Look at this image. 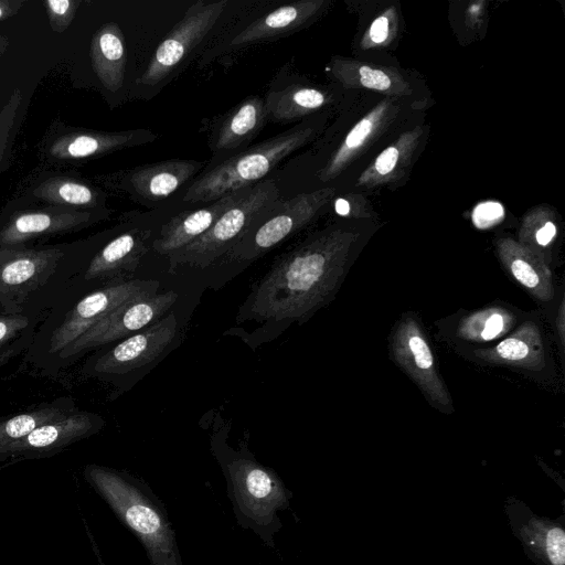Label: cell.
<instances>
[{
    "label": "cell",
    "instance_id": "cell-13",
    "mask_svg": "<svg viewBox=\"0 0 565 565\" xmlns=\"http://www.w3.org/2000/svg\"><path fill=\"white\" fill-rule=\"evenodd\" d=\"M148 129L99 131L53 124L39 143L42 160L55 166H75L126 148L153 142Z\"/></svg>",
    "mask_w": 565,
    "mask_h": 565
},
{
    "label": "cell",
    "instance_id": "cell-31",
    "mask_svg": "<svg viewBox=\"0 0 565 565\" xmlns=\"http://www.w3.org/2000/svg\"><path fill=\"white\" fill-rule=\"evenodd\" d=\"M44 317L24 312L0 315V349L24 332L35 330Z\"/></svg>",
    "mask_w": 565,
    "mask_h": 565
},
{
    "label": "cell",
    "instance_id": "cell-8",
    "mask_svg": "<svg viewBox=\"0 0 565 565\" xmlns=\"http://www.w3.org/2000/svg\"><path fill=\"white\" fill-rule=\"evenodd\" d=\"M177 299L178 294L169 290L139 296L121 303L63 350L46 375L55 376L89 351L126 339L160 320Z\"/></svg>",
    "mask_w": 565,
    "mask_h": 565
},
{
    "label": "cell",
    "instance_id": "cell-30",
    "mask_svg": "<svg viewBox=\"0 0 565 565\" xmlns=\"http://www.w3.org/2000/svg\"><path fill=\"white\" fill-rule=\"evenodd\" d=\"M383 110V106L377 107L350 130L347 138L344 139L343 145L333 156L328 167H326L324 173L327 177L334 174L347 161V158L351 154V152L358 149L364 142V140L371 134L375 121Z\"/></svg>",
    "mask_w": 565,
    "mask_h": 565
},
{
    "label": "cell",
    "instance_id": "cell-16",
    "mask_svg": "<svg viewBox=\"0 0 565 565\" xmlns=\"http://www.w3.org/2000/svg\"><path fill=\"white\" fill-rule=\"evenodd\" d=\"M150 230L124 231L97 247L85 267L72 280L66 294H82L99 286L132 279L140 260L149 249Z\"/></svg>",
    "mask_w": 565,
    "mask_h": 565
},
{
    "label": "cell",
    "instance_id": "cell-42",
    "mask_svg": "<svg viewBox=\"0 0 565 565\" xmlns=\"http://www.w3.org/2000/svg\"><path fill=\"white\" fill-rule=\"evenodd\" d=\"M9 46V40L0 34V56L7 51Z\"/></svg>",
    "mask_w": 565,
    "mask_h": 565
},
{
    "label": "cell",
    "instance_id": "cell-20",
    "mask_svg": "<svg viewBox=\"0 0 565 565\" xmlns=\"http://www.w3.org/2000/svg\"><path fill=\"white\" fill-rule=\"evenodd\" d=\"M505 512L514 535L536 565H565V530L562 521L541 518L515 499L505 503Z\"/></svg>",
    "mask_w": 565,
    "mask_h": 565
},
{
    "label": "cell",
    "instance_id": "cell-24",
    "mask_svg": "<svg viewBox=\"0 0 565 565\" xmlns=\"http://www.w3.org/2000/svg\"><path fill=\"white\" fill-rule=\"evenodd\" d=\"M319 3L297 1L278 7L259 17L238 32L231 41L232 47H244L291 34L310 19Z\"/></svg>",
    "mask_w": 565,
    "mask_h": 565
},
{
    "label": "cell",
    "instance_id": "cell-33",
    "mask_svg": "<svg viewBox=\"0 0 565 565\" xmlns=\"http://www.w3.org/2000/svg\"><path fill=\"white\" fill-rule=\"evenodd\" d=\"M504 216V209L499 202H482L472 212L473 224L478 228H488Z\"/></svg>",
    "mask_w": 565,
    "mask_h": 565
},
{
    "label": "cell",
    "instance_id": "cell-2",
    "mask_svg": "<svg viewBox=\"0 0 565 565\" xmlns=\"http://www.w3.org/2000/svg\"><path fill=\"white\" fill-rule=\"evenodd\" d=\"M94 250V237L53 245L0 248V308L46 316Z\"/></svg>",
    "mask_w": 565,
    "mask_h": 565
},
{
    "label": "cell",
    "instance_id": "cell-41",
    "mask_svg": "<svg viewBox=\"0 0 565 565\" xmlns=\"http://www.w3.org/2000/svg\"><path fill=\"white\" fill-rule=\"evenodd\" d=\"M335 211L340 215H347L350 212V205L345 200L338 199L335 202Z\"/></svg>",
    "mask_w": 565,
    "mask_h": 565
},
{
    "label": "cell",
    "instance_id": "cell-17",
    "mask_svg": "<svg viewBox=\"0 0 565 565\" xmlns=\"http://www.w3.org/2000/svg\"><path fill=\"white\" fill-rule=\"evenodd\" d=\"M105 422L98 414L76 408L66 416L42 424L0 452L7 459H39L53 456L72 444L98 433Z\"/></svg>",
    "mask_w": 565,
    "mask_h": 565
},
{
    "label": "cell",
    "instance_id": "cell-6",
    "mask_svg": "<svg viewBox=\"0 0 565 565\" xmlns=\"http://www.w3.org/2000/svg\"><path fill=\"white\" fill-rule=\"evenodd\" d=\"M311 136L310 127L299 125L205 168L191 182L182 199L183 202L210 203L262 182Z\"/></svg>",
    "mask_w": 565,
    "mask_h": 565
},
{
    "label": "cell",
    "instance_id": "cell-26",
    "mask_svg": "<svg viewBox=\"0 0 565 565\" xmlns=\"http://www.w3.org/2000/svg\"><path fill=\"white\" fill-rule=\"evenodd\" d=\"M519 313L505 306H489L463 315L454 337L466 343L498 342L519 324Z\"/></svg>",
    "mask_w": 565,
    "mask_h": 565
},
{
    "label": "cell",
    "instance_id": "cell-14",
    "mask_svg": "<svg viewBox=\"0 0 565 565\" xmlns=\"http://www.w3.org/2000/svg\"><path fill=\"white\" fill-rule=\"evenodd\" d=\"M390 353L435 408L447 414L454 411L430 343L413 315H403L395 324L390 338Z\"/></svg>",
    "mask_w": 565,
    "mask_h": 565
},
{
    "label": "cell",
    "instance_id": "cell-39",
    "mask_svg": "<svg viewBox=\"0 0 565 565\" xmlns=\"http://www.w3.org/2000/svg\"><path fill=\"white\" fill-rule=\"evenodd\" d=\"M23 4V0H0V21L15 15Z\"/></svg>",
    "mask_w": 565,
    "mask_h": 565
},
{
    "label": "cell",
    "instance_id": "cell-21",
    "mask_svg": "<svg viewBox=\"0 0 565 565\" xmlns=\"http://www.w3.org/2000/svg\"><path fill=\"white\" fill-rule=\"evenodd\" d=\"M547 352L540 321L529 319L493 345L475 350L472 356L488 364L539 373L547 367Z\"/></svg>",
    "mask_w": 565,
    "mask_h": 565
},
{
    "label": "cell",
    "instance_id": "cell-35",
    "mask_svg": "<svg viewBox=\"0 0 565 565\" xmlns=\"http://www.w3.org/2000/svg\"><path fill=\"white\" fill-rule=\"evenodd\" d=\"M35 330L26 331L0 349V365L9 362L29 348Z\"/></svg>",
    "mask_w": 565,
    "mask_h": 565
},
{
    "label": "cell",
    "instance_id": "cell-19",
    "mask_svg": "<svg viewBox=\"0 0 565 565\" xmlns=\"http://www.w3.org/2000/svg\"><path fill=\"white\" fill-rule=\"evenodd\" d=\"M268 118L264 97L253 95L218 117L212 126L209 147L212 160L205 168L214 166L246 149Z\"/></svg>",
    "mask_w": 565,
    "mask_h": 565
},
{
    "label": "cell",
    "instance_id": "cell-34",
    "mask_svg": "<svg viewBox=\"0 0 565 565\" xmlns=\"http://www.w3.org/2000/svg\"><path fill=\"white\" fill-rule=\"evenodd\" d=\"M359 73L361 84L367 88L385 90L391 86L390 77L381 70L361 66Z\"/></svg>",
    "mask_w": 565,
    "mask_h": 565
},
{
    "label": "cell",
    "instance_id": "cell-3",
    "mask_svg": "<svg viewBox=\"0 0 565 565\" xmlns=\"http://www.w3.org/2000/svg\"><path fill=\"white\" fill-rule=\"evenodd\" d=\"M158 288L157 280L132 278L64 295L35 329L25 362L46 374L56 356L106 315L132 298L157 294Z\"/></svg>",
    "mask_w": 565,
    "mask_h": 565
},
{
    "label": "cell",
    "instance_id": "cell-11",
    "mask_svg": "<svg viewBox=\"0 0 565 565\" xmlns=\"http://www.w3.org/2000/svg\"><path fill=\"white\" fill-rule=\"evenodd\" d=\"M329 194V190H321L280 199L250 225L226 255L244 262L263 256L311 222Z\"/></svg>",
    "mask_w": 565,
    "mask_h": 565
},
{
    "label": "cell",
    "instance_id": "cell-32",
    "mask_svg": "<svg viewBox=\"0 0 565 565\" xmlns=\"http://www.w3.org/2000/svg\"><path fill=\"white\" fill-rule=\"evenodd\" d=\"M81 2L77 0H46L45 8L51 29L64 32L73 22Z\"/></svg>",
    "mask_w": 565,
    "mask_h": 565
},
{
    "label": "cell",
    "instance_id": "cell-12",
    "mask_svg": "<svg viewBox=\"0 0 565 565\" xmlns=\"http://www.w3.org/2000/svg\"><path fill=\"white\" fill-rule=\"evenodd\" d=\"M178 321L173 312L166 315L137 333L118 341L107 350L89 356L82 375L115 381L160 358L177 337Z\"/></svg>",
    "mask_w": 565,
    "mask_h": 565
},
{
    "label": "cell",
    "instance_id": "cell-10",
    "mask_svg": "<svg viewBox=\"0 0 565 565\" xmlns=\"http://www.w3.org/2000/svg\"><path fill=\"white\" fill-rule=\"evenodd\" d=\"M113 210H79L11 201L0 213V248L30 246L33 242L82 231L107 220Z\"/></svg>",
    "mask_w": 565,
    "mask_h": 565
},
{
    "label": "cell",
    "instance_id": "cell-18",
    "mask_svg": "<svg viewBox=\"0 0 565 565\" xmlns=\"http://www.w3.org/2000/svg\"><path fill=\"white\" fill-rule=\"evenodd\" d=\"M107 193L95 183L71 171H43L34 175L14 201L79 210H105Z\"/></svg>",
    "mask_w": 565,
    "mask_h": 565
},
{
    "label": "cell",
    "instance_id": "cell-15",
    "mask_svg": "<svg viewBox=\"0 0 565 565\" xmlns=\"http://www.w3.org/2000/svg\"><path fill=\"white\" fill-rule=\"evenodd\" d=\"M207 162L170 159L116 171L95 180L104 186L126 194L132 202L156 207L188 181L200 174Z\"/></svg>",
    "mask_w": 565,
    "mask_h": 565
},
{
    "label": "cell",
    "instance_id": "cell-9",
    "mask_svg": "<svg viewBox=\"0 0 565 565\" xmlns=\"http://www.w3.org/2000/svg\"><path fill=\"white\" fill-rule=\"evenodd\" d=\"M227 6L226 0L194 2L160 42L137 86L141 95L157 94L174 77L214 28Z\"/></svg>",
    "mask_w": 565,
    "mask_h": 565
},
{
    "label": "cell",
    "instance_id": "cell-37",
    "mask_svg": "<svg viewBox=\"0 0 565 565\" xmlns=\"http://www.w3.org/2000/svg\"><path fill=\"white\" fill-rule=\"evenodd\" d=\"M388 34V20L386 17L376 18L370 28L371 40L376 43H383Z\"/></svg>",
    "mask_w": 565,
    "mask_h": 565
},
{
    "label": "cell",
    "instance_id": "cell-1",
    "mask_svg": "<svg viewBox=\"0 0 565 565\" xmlns=\"http://www.w3.org/2000/svg\"><path fill=\"white\" fill-rule=\"evenodd\" d=\"M356 241L355 234L335 230L282 254L254 285L237 319L262 323L257 331L267 335L303 323L334 298L353 263Z\"/></svg>",
    "mask_w": 565,
    "mask_h": 565
},
{
    "label": "cell",
    "instance_id": "cell-7",
    "mask_svg": "<svg viewBox=\"0 0 565 565\" xmlns=\"http://www.w3.org/2000/svg\"><path fill=\"white\" fill-rule=\"evenodd\" d=\"M280 200L278 185L266 179L227 209L216 222L191 244L168 256L169 270L179 266L205 268L226 255L250 225Z\"/></svg>",
    "mask_w": 565,
    "mask_h": 565
},
{
    "label": "cell",
    "instance_id": "cell-36",
    "mask_svg": "<svg viewBox=\"0 0 565 565\" xmlns=\"http://www.w3.org/2000/svg\"><path fill=\"white\" fill-rule=\"evenodd\" d=\"M398 159V150L395 147L386 148L375 161V170L384 175L390 173L396 166Z\"/></svg>",
    "mask_w": 565,
    "mask_h": 565
},
{
    "label": "cell",
    "instance_id": "cell-28",
    "mask_svg": "<svg viewBox=\"0 0 565 565\" xmlns=\"http://www.w3.org/2000/svg\"><path fill=\"white\" fill-rule=\"evenodd\" d=\"M76 409L71 397H60L31 409L0 417V452L22 439L38 426L60 419Z\"/></svg>",
    "mask_w": 565,
    "mask_h": 565
},
{
    "label": "cell",
    "instance_id": "cell-23",
    "mask_svg": "<svg viewBox=\"0 0 565 565\" xmlns=\"http://www.w3.org/2000/svg\"><path fill=\"white\" fill-rule=\"evenodd\" d=\"M498 254L509 275L520 286L541 302L552 301L554 298L553 276L542 257L510 239L499 243Z\"/></svg>",
    "mask_w": 565,
    "mask_h": 565
},
{
    "label": "cell",
    "instance_id": "cell-27",
    "mask_svg": "<svg viewBox=\"0 0 565 565\" xmlns=\"http://www.w3.org/2000/svg\"><path fill=\"white\" fill-rule=\"evenodd\" d=\"M264 99L268 120L279 124L297 120L327 102L319 88L291 83L271 87Z\"/></svg>",
    "mask_w": 565,
    "mask_h": 565
},
{
    "label": "cell",
    "instance_id": "cell-5",
    "mask_svg": "<svg viewBox=\"0 0 565 565\" xmlns=\"http://www.w3.org/2000/svg\"><path fill=\"white\" fill-rule=\"evenodd\" d=\"M213 451L224 473L237 523L274 547V535L282 527L278 512L289 508L291 491L273 469L256 461L245 449L234 451L221 445Z\"/></svg>",
    "mask_w": 565,
    "mask_h": 565
},
{
    "label": "cell",
    "instance_id": "cell-38",
    "mask_svg": "<svg viewBox=\"0 0 565 565\" xmlns=\"http://www.w3.org/2000/svg\"><path fill=\"white\" fill-rule=\"evenodd\" d=\"M557 228L554 223L546 222L535 232V242L541 247L548 246L556 235Z\"/></svg>",
    "mask_w": 565,
    "mask_h": 565
},
{
    "label": "cell",
    "instance_id": "cell-25",
    "mask_svg": "<svg viewBox=\"0 0 565 565\" xmlns=\"http://www.w3.org/2000/svg\"><path fill=\"white\" fill-rule=\"evenodd\" d=\"M89 55L102 85L113 92L122 88L127 53L124 34L117 23H106L95 32Z\"/></svg>",
    "mask_w": 565,
    "mask_h": 565
},
{
    "label": "cell",
    "instance_id": "cell-4",
    "mask_svg": "<svg viewBox=\"0 0 565 565\" xmlns=\"http://www.w3.org/2000/svg\"><path fill=\"white\" fill-rule=\"evenodd\" d=\"M84 478L142 543L150 565H183L164 504L147 483L96 463L84 468Z\"/></svg>",
    "mask_w": 565,
    "mask_h": 565
},
{
    "label": "cell",
    "instance_id": "cell-40",
    "mask_svg": "<svg viewBox=\"0 0 565 565\" xmlns=\"http://www.w3.org/2000/svg\"><path fill=\"white\" fill-rule=\"evenodd\" d=\"M564 315H565V311H564V299L562 298L559 307H558V313H557V317H556V331H557V337H558V342H559L561 350H563V348H564V340H565V334H564L565 333V327H564L565 319H564Z\"/></svg>",
    "mask_w": 565,
    "mask_h": 565
},
{
    "label": "cell",
    "instance_id": "cell-29",
    "mask_svg": "<svg viewBox=\"0 0 565 565\" xmlns=\"http://www.w3.org/2000/svg\"><path fill=\"white\" fill-rule=\"evenodd\" d=\"M25 106L24 96L17 88L0 108V173L9 164L12 146L19 132Z\"/></svg>",
    "mask_w": 565,
    "mask_h": 565
},
{
    "label": "cell",
    "instance_id": "cell-22",
    "mask_svg": "<svg viewBox=\"0 0 565 565\" xmlns=\"http://www.w3.org/2000/svg\"><path fill=\"white\" fill-rule=\"evenodd\" d=\"M252 186L227 194L196 210L184 211L162 225L152 241V248L160 255L169 256L203 235L216 220L233 204L245 196Z\"/></svg>",
    "mask_w": 565,
    "mask_h": 565
}]
</instances>
